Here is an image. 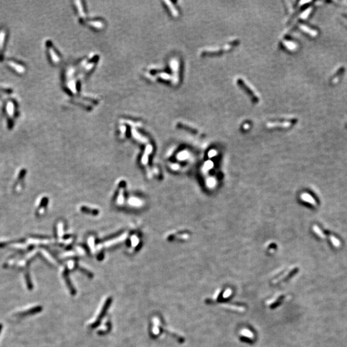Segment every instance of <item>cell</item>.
<instances>
[{
	"label": "cell",
	"instance_id": "cell-4",
	"mask_svg": "<svg viewBox=\"0 0 347 347\" xmlns=\"http://www.w3.org/2000/svg\"><path fill=\"white\" fill-rule=\"evenodd\" d=\"M6 112L9 117H13L14 115L15 106L14 103L11 102V101H9V102L6 104Z\"/></svg>",
	"mask_w": 347,
	"mask_h": 347
},
{
	"label": "cell",
	"instance_id": "cell-6",
	"mask_svg": "<svg viewBox=\"0 0 347 347\" xmlns=\"http://www.w3.org/2000/svg\"><path fill=\"white\" fill-rule=\"evenodd\" d=\"M313 230H314V233L317 235L319 237L323 239L326 238V236L325 235V234L323 233V231L320 230L318 226L314 225V226H313Z\"/></svg>",
	"mask_w": 347,
	"mask_h": 347
},
{
	"label": "cell",
	"instance_id": "cell-5",
	"mask_svg": "<svg viewBox=\"0 0 347 347\" xmlns=\"http://www.w3.org/2000/svg\"><path fill=\"white\" fill-rule=\"evenodd\" d=\"M6 39V31L5 30H0V50H3Z\"/></svg>",
	"mask_w": 347,
	"mask_h": 347
},
{
	"label": "cell",
	"instance_id": "cell-2",
	"mask_svg": "<svg viewBox=\"0 0 347 347\" xmlns=\"http://www.w3.org/2000/svg\"><path fill=\"white\" fill-rule=\"evenodd\" d=\"M7 64L12 69L14 70L15 72H16L18 73L23 74V73H24L25 72V67L21 65H20V64H19V63L16 62L15 61H13V60H9V61H8Z\"/></svg>",
	"mask_w": 347,
	"mask_h": 347
},
{
	"label": "cell",
	"instance_id": "cell-3",
	"mask_svg": "<svg viewBox=\"0 0 347 347\" xmlns=\"http://www.w3.org/2000/svg\"><path fill=\"white\" fill-rule=\"evenodd\" d=\"M301 199L304 201L307 202V203L311 204L313 205V206H317V203H316V201L309 194L303 193L301 195Z\"/></svg>",
	"mask_w": 347,
	"mask_h": 347
},
{
	"label": "cell",
	"instance_id": "cell-8",
	"mask_svg": "<svg viewBox=\"0 0 347 347\" xmlns=\"http://www.w3.org/2000/svg\"><path fill=\"white\" fill-rule=\"evenodd\" d=\"M302 28L304 30H305V32H307V33H309V34H311L312 35H316V34H317V32H315L314 30H312V31H311V30L309 29L307 27V26H302Z\"/></svg>",
	"mask_w": 347,
	"mask_h": 347
},
{
	"label": "cell",
	"instance_id": "cell-1",
	"mask_svg": "<svg viewBox=\"0 0 347 347\" xmlns=\"http://www.w3.org/2000/svg\"><path fill=\"white\" fill-rule=\"evenodd\" d=\"M41 310V307H36L34 308H32L31 309H29V310H26L25 311H23V312H20L18 313H16V314H14V316H16V317H19V318H23V317H26V316H28L30 315H32V314H35V313H38V312H40Z\"/></svg>",
	"mask_w": 347,
	"mask_h": 347
},
{
	"label": "cell",
	"instance_id": "cell-9",
	"mask_svg": "<svg viewBox=\"0 0 347 347\" xmlns=\"http://www.w3.org/2000/svg\"><path fill=\"white\" fill-rule=\"evenodd\" d=\"M3 328V325L1 324V323H0V334H1V332Z\"/></svg>",
	"mask_w": 347,
	"mask_h": 347
},
{
	"label": "cell",
	"instance_id": "cell-7",
	"mask_svg": "<svg viewBox=\"0 0 347 347\" xmlns=\"http://www.w3.org/2000/svg\"><path fill=\"white\" fill-rule=\"evenodd\" d=\"M330 239H331L332 244L336 248H339L340 246L341 243H340V241L338 238H336L334 236H331L330 237Z\"/></svg>",
	"mask_w": 347,
	"mask_h": 347
}]
</instances>
